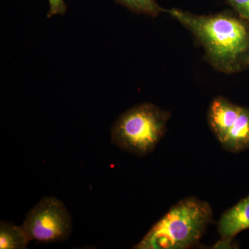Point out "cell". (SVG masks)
Listing matches in <instances>:
<instances>
[{
  "instance_id": "cell-7",
  "label": "cell",
  "mask_w": 249,
  "mask_h": 249,
  "mask_svg": "<svg viewBox=\"0 0 249 249\" xmlns=\"http://www.w3.org/2000/svg\"><path fill=\"white\" fill-rule=\"evenodd\" d=\"M220 143L224 150L233 153L249 148V108L242 107L235 124Z\"/></svg>"
},
{
  "instance_id": "cell-9",
  "label": "cell",
  "mask_w": 249,
  "mask_h": 249,
  "mask_svg": "<svg viewBox=\"0 0 249 249\" xmlns=\"http://www.w3.org/2000/svg\"><path fill=\"white\" fill-rule=\"evenodd\" d=\"M118 3L135 14L146 15L156 18L164 9L160 7L156 0H116Z\"/></svg>"
},
{
  "instance_id": "cell-4",
  "label": "cell",
  "mask_w": 249,
  "mask_h": 249,
  "mask_svg": "<svg viewBox=\"0 0 249 249\" xmlns=\"http://www.w3.org/2000/svg\"><path fill=\"white\" fill-rule=\"evenodd\" d=\"M22 226L29 240L53 243L70 238L73 222L63 203L50 196L44 198L28 213Z\"/></svg>"
},
{
  "instance_id": "cell-11",
  "label": "cell",
  "mask_w": 249,
  "mask_h": 249,
  "mask_svg": "<svg viewBox=\"0 0 249 249\" xmlns=\"http://www.w3.org/2000/svg\"><path fill=\"white\" fill-rule=\"evenodd\" d=\"M49 10L47 18H51L55 16H63L66 14L67 5L65 0H48Z\"/></svg>"
},
{
  "instance_id": "cell-1",
  "label": "cell",
  "mask_w": 249,
  "mask_h": 249,
  "mask_svg": "<svg viewBox=\"0 0 249 249\" xmlns=\"http://www.w3.org/2000/svg\"><path fill=\"white\" fill-rule=\"evenodd\" d=\"M164 12L190 31L205 52V59L214 70L227 74L249 70V22L235 12L196 15L183 10Z\"/></svg>"
},
{
  "instance_id": "cell-6",
  "label": "cell",
  "mask_w": 249,
  "mask_h": 249,
  "mask_svg": "<svg viewBox=\"0 0 249 249\" xmlns=\"http://www.w3.org/2000/svg\"><path fill=\"white\" fill-rule=\"evenodd\" d=\"M249 229V196L223 213L217 225L222 239H232Z\"/></svg>"
},
{
  "instance_id": "cell-8",
  "label": "cell",
  "mask_w": 249,
  "mask_h": 249,
  "mask_svg": "<svg viewBox=\"0 0 249 249\" xmlns=\"http://www.w3.org/2000/svg\"><path fill=\"white\" fill-rule=\"evenodd\" d=\"M30 242L22 226L11 222L0 223V249H23Z\"/></svg>"
},
{
  "instance_id": "cell-2",
  "label": "cell",
  "mask_w": 249,
  "mask_h": 249,
  "mask_svg": "<svg viewBox=\"0 0 249 249\" xmlns=\"http://www.w3.org/2000/svg\"><path fill=\"white\" fill-rule=\"evenodd\" d=\"M213 221L206 201L189 196L172 206L136 247L145 249H183L196 245Z\"/></svg>"
},
{
  "instance_id": "cell-3",
  "label": "cell",
  "mask_w": 249,
  "mask_h": 249,
  "mask_svg": "<svg viewBox=\"0 0 249 249\" xmlns=\"http://www.w3.org/2000/svg\"><path fill=\"white\" fill-rule=\"evenodd\" d=\"M170 111L150 103L130 108L116 119L111 138L116 146L144 157L152 153L166 132Z\"/></svg>"
},
{
  "instance_id": "cell-5",
  "label": "cell",
  "mask_w": 249,
  "mask_h": 249,
  "mask_svg": "<svg viewBox=\"0 0 249 249\" xmlns=\"http://www.w3.org/2000/svg\"><path fill=\"white\" fill-rule=\"evenodd\" d=\"M242 107L236 106L228 98L216 96L208 110V122L213 133L219 142H222L235 124Z\"/></svg>"
},
{
  "instance_id": "cell-10",
  "label": "cell",
  "mask_w": 249,
  "mask_h": 249,
  "mask_svg": "<svg viewBox=\"0 0 249 249\" xmlns=\"http://www.w3.org/2000/svg\"><path fill=\"white\" fill-rule=\"evenodd\" d=\"M234 12L249 22V0H227Z\"/></svg>"
}]
</instances>
